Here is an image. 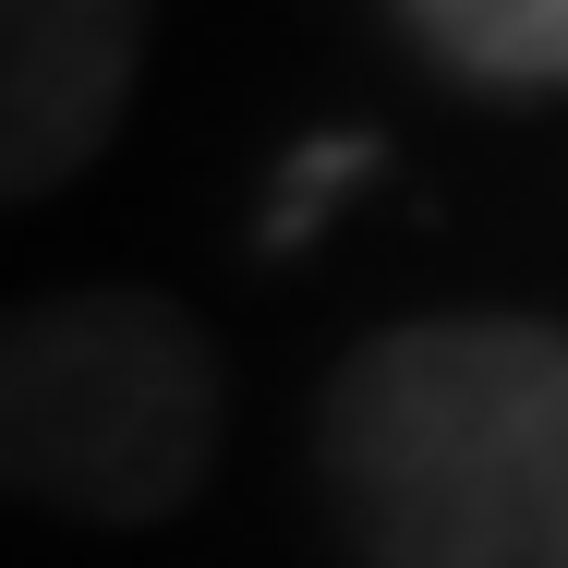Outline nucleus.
<instances>
[{
	"label": "nucleus",
	"mask_w": 568,
	"mask_h": 568,
	"mask_svg": "<svg viewBox=\"0 0 568 568\" xmlns=\"http://www.w3.org/2000/svg\"><path fill=\"white\" fill-rule=\"evenodd\" d=\"M315 508L351 568H568V327L399 315L315 399Z\"/></svg>",
	"instance_id": "obj_1"
},
{
	"label": "nucleus",
	"mask_w": 568,
	"mask_h": 568,
	"mask_svg": "<svg viewBox=\"0 0 568 568\" xmlns=\"http://www.w3.org/2000/svg\"><path fill=\"white\" fill-rule=\"evenodd\" d=\"M230 448V351L145 278H73L0 303V508L158 532Z\"/></svg>",
	"instance_id": "obj_2"
},
{
	"label": "nucleus",
	"mask_w": 568,
	"mask_h": 568,
	"mask_svg": "<svg viewBox=\"0 0 568 568\" xmlns=\"http://www.w3.org/2000/svg\"><path fill=\"white\" fill-rule=\"evenodd\" d=\"M158 0H0V206H49L145 98Z\"/></svg>",
	"instance_id": "obj_3"
},
{
	"label": "nucleus",
	"mask_w": 568,
	"mask_h": 568,
	"mask_svg": "<svg viewBox=\"0 0 568 568\" xmlns=\"http://www.w3.org/2000/svg\"><path fill=\"white\" fill-rule=\"evenodd\" d=\"M399 37L471 98H568V0H399Z\"/></svg>",
	"instance_id": "obj_4"
},
{
	"label": "nucleus",
	"mask_w": 568,
	"mask_h": 568,
	"mask_svg": "<svg viewBox=\"0 0 568 568\" xmlns=\"http://www.w3.org/2000/svg\"><path fill=\"white\" fill-rule=\"evenodd\" d=\"M363 170H375V133H315V145H291V158H278V194H266V242H303Z\"/></svg>",
	"instance_id": "obj_5"
}]
</instances>
